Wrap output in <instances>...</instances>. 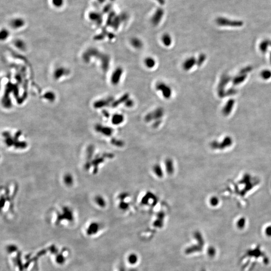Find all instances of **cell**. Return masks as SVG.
<instances>
[{
  "label": "cell",
  "mask_w": 271,
  "mask_h": 271,
  "mask_svg": "<svg viewBox=\"0 0 271 271\" xmlns=\"http://www.w3.org/2000/svg\"><path fill=\"white\" fill-rule=\"evenodd\" d=\"M159 4L161 5H164L165 4V0H155Z\"/></svg>",
  "instance_id": "obj_33"
},
{
  "label": "cell",
  "mask_w": 271,
  "mask_h": 271,
  "mask_svg": "<svg viewBox=\"0 0 271 271\" xmlns=\"http://www.w3.org/2000/svg\"><path fill=\"white\" fill-rule=\"evenodd\" d=\"M135 102L132 99L129 98L124 103L125 106L127 108H132L134 106Z\"/></svg>",
  "instance_id": "obj_29"
},
{
  "label": "cell",
  "mask_w": 271,
  "mask_h": 271,
  "mask_svg": "<svg viewBox=\"0 0 271 271\" xmlns=\"http://www.w3.org/2000/svg\"><path fill=\"white\" fill-rule=\"evenodd\" d=\"M261 76L264 80H269L271 77V71L268 69H265L261 72Z\"/></svg>",
  "instance_id": "obj_27"
},
{
  "label": "cell",
  "mask_w": 271,
  "mask_h": 271,
  "mask_svg": "<svg viewBox=\"0 0 271 271\" xmlns=\"http://www.w3.org/2000/svg\"><path fill=\"white\" fill-rule=\"evenodd\" d=\"M64 0H52V4L56 8H60L64 5Z\"/></svg>",
  "instance_id": "obj_28"
},
{
  "label": "cell",
  "mask_w": 271,
  "mask_h": 271,
  "mask_svg": "<svg viewBox=\"0 0 271 271\" xmlns=\"http://www.w3.org/2000/svg\"><path fill=\"white\" fill-rule=\"evenodd\" d=\"M63 183L67 187L73 185L74 183V178L70 173H66L63 177Z\"/></svg>",
  "instance_id": "obj_12"
},
{
  "label": "cell",
  "mask_w": 271,
  "mask_h": 271,
  "mask_svg": "<svg viewBox=\"0 0 271 271\" xmlns=\"http://www.w3.org/2000/svg\"><path fill=\"white\" fill-rule=\"evenodd\" d=\"M24 24L23 20L20 18H16L13 20L11 22V25L15 28H20L23 26Z\"/></svg>",
  "instance_id": "obj_24"
},
{
  "label": "cell",
  "mask_w": 271,
  "mask_h": 271,
  "mask_svg": "<svg viewBox=\"0 0 271 271\" xmlns=\"http://www.w3.org/2000/svg\"><path fill=\"white\" fill-rule=\"evenodd\" d=\"M165 114V111L162 107H158L153 111L148 112L145 116V121L146 122L155 121L157 120H161Z\"/></svg>",
  "instance_id": "obj_5"
},
{
  "label": "cell",
  "mask_w": 271,
  "mask_h": 271,
  "mask_svg": "<svg viewBox=\"0 0 271 271\" xmlns=\"http://www.w3.org/2000/svg\"><path fill=\"white\" fill-rule=\"evenodd\" d=\"M195 66H197V58L194 56H190L184 60L182 67L184 71H189Z\"/></svg>",
  "instance_id": "obj_9"
},
{
  "label": "cell",
  "mask_w": 271,
  "mask_h": 271,
  "mask_svg": "<svg viewBox=\"0 0 271 271\" xmlns=\"http://www.w3.org/2000/svg\"><path fill=\"white\" fill-rule=\"evenodd\" d=\"M165 15V11L162 8H158L151 17V23L154 26H157L160 24Z\"/></svg>",
  "instance_id": "obj_7"
},
{
  "label": "cell",
  "mask_w": 271,
  "mask_h": 271,
  "mask_svg": "<svg viewBox=\"0 0 271 271\" xmlns=\"http://www.w3.org/2000/svg\"><path fill=\"white\" fill-rule=\"evenodd\" d=\"M130 42L132 47L136 49L139 50L143 47L144 43L143 41L140 38L137 37L132 38Z\"/></svg>",
  "instance_id": "obj_10"
},
{
  "label": "cell",
  "mask_w": 271,
  "mask_h": 271,
  "mask_svg": "<svg viewBox=\"0 0 271 271\" xmlns=\"http://www.w3.org/2000/svg\"><path fill=\"white\" fill-rule=\"evenodd\" d=\"M166 170L168 173L171 174L174 171V165L173 162L172 160L169 159L166 161Z\"/></svg>",
  "instance_id": "obj_25"
},
{
  "label": "cell",
  "mask_w": 271,
  "mask_h": 271,
  "mask_svg": "<svg viewBox=\"0 0 271 271\" xmlns=\"http://www.w3.org/2000/svg\"><path fill=\"white\" fill-rule=\"evenodd\" d=\"M94 203L97 207L104 208L106 206V200L103 197L100 195L95 196L94 198Z\"/></svg>",
  "instance_id": "obj_16"
},
{
  "label": "cell",
  "mask_w": 271,
  "mask_h": 271,
  "mask_svg": "<svg viewBox=\"0 0 271 271\" xmlns=\"http://www.w3.org/2000/svg\"><path fill=\"white\" fill-rule=\"evenodd\" d=\"M236 93H237V90H235V89H230L228 90V92H226V94L228 95H234Z\"/></svg>",
  "instance_id": "obj_31"
},
{
  "label": "cell",
  "mask_w": 271,
  "mask_h": 271,
  "mask_svg": "<svg viewBox=\"0 0 271 271\" xmlns=\"http://www.w3.org/2000/svg\"><path fill=\"white\" fill-rule=\"evenodd\" d=\"M125 121V117L122 114H115L112 115L111 118L112 123L114 125L122 124Z\"/></svg>",
  "instance_id": "obj_14"
},
{
  "label": "cell",
  "mask_w": 271,
  "mask_h": 271,
  "mask_svg": "<svg viewBox=\"0 0 271 271\" xmlns=\"http://www.w3.org/2000/svg\"><path fill=\"white\" fill-rule=\"evenodd\" d=\"M1 208L2 210L12 211L16 197L18 192V186L16 183H9L1 187Z\"/></svg>",
  "instance_id": "obj_1"
},
{
  "label": "cell",
  "mask_w": 271,
  "mask_h": 271,
  "mask_svg": "<svg viewBox=\"0 0 271 271\" xmlns=\"http://www.w3.org/2000/svg\"><path fill=\"white\" fill-rule=\"evenodd\" d=\"M129 98H130L129 94L128 93L124 94L123 95H122V97H121L118 100L114 101L113 103V106L117 107L121 104H124L125 102Z\"/></svg>",
  "instance_id": "obj_18"
},
{
  "label": "cell",
  "mask_w": 271,
  "mask_h": 271,
  "mask_svg": "<svg viewBox=\"0 0 271 271\" xmlns=\"http://www.w3.org/2000/svg\"><path fill=\"white\" fill-rule=\"evenodd\" d=\"M270 61H271V54H270Z\"/></svg>",
  "instance_id": "obj_35"
},
{
  "label": "cell",
  "mask_w": 271,
  "mask_h": 271,
  "mask_svg": "<svg viewBox=\"0 0 271 271\" xmlns=\"http://www.w3.org/2000/svg\"><path fill=\"white\" fill-rule=\"evenodd\" d=\"M3 143L8 149L13 151H24L27 149L29 143L25 137L20 135H11V134H4Z\"/></svg>",
  "instance_id": "obj_3"
},
{
  "label": "cell",
  "mask_w": 271,
  "mask_h": 271,
  "mask_svg": "<svg viewBox=\"0 0 271 271\" xmlns=\"http://www.w3.org/2000/svg\"><path fill=\"white\" fill-rule=\"evenodd\" d=\"M206 59V55L204 53H201L197 58V66L198 67H200Z\"/></svg>",
  "instance_id": "obj_26"
},
{
  "label": "cell",
  "mask_w": 271,
  "mask_h": 271,
  "mask_svg": "<svg viewBox=\"0 0 271 271\" xmlns=\"http://www.w3.org/2000/svg\"><path fill=\"white\" fill-rule=\"evenodd\" d=\"M124 69L122 67H118L114 70L111 77L112 84L117 86L120 83L123 75Z\"/></svg>",
  "instance_id": "obj_8"
},
{
  "label": "cell",
  "mask_w": 271,
  "mask_h": 271,
  "mask_svg": "<svg viewBox=\"0 0 271 271\" xmlns=\"http://www.w3.org/2000/svg\"><path fill=\"white\" fill-rule=\"evenodd\" d=\"M144 64L146 68L151 69L155 67L157 63L154 58L151 56H147L144 60Z\"/></svg>",
  "instance_id": "obj_13"
},
{
  "label": "cell",
  "mask_w": 271,
  "mask_h": 271,
  "mask_svg": "<svg viewBox=\"0 0 271 271\" xmlns=\"http://www.w3.org/2000/svg\"><path fill=\"white\" fill-rule=\"evenodd\" d=\"M216 23L221 26H229L232 27H239L243 25V23L242 21L232 20L226 18L220 17L216 19Z\"/></svg>",
  "instance_id": "obj_6"
},
{
  "label": "cell",
  "mask_w": 271,
  "mask_h": 271,
  "mask_svg": "<svg viewBox=\"0 0 271 271\" xmlns=\"http://www.w3.org/2000/svg\"><path fill=\"white\" fill-rule=\"evenodd\" d=\"M246 74H240L238 76H237L233 80V84L234 85H238L245 81L246 79Z\"/></svg>",
  "instance_id": "obj_23"
},
{
  "label": "cell",
  "mask_w": 271,
  "mask_h": 271,
  "mask_svg": "<svg viewBox=\"0 0 271 271\" xmlns=\"http://www.w3.org/2000/svg\"><path fill=\"white\" fill-rule=\"evenodd\" d=\"M153 171L156 176L158 177L161 178L163 176V171L161 168V166L159 164H156L153 166Z\"/></svg>",
  "instance_id": "obj_22"
},
{
  "label": "cell",
  "mask_w": 271,
  "mask_h": 271,
  "mask_svg": "<svg viewBox=\"0 0 271 271\" xmlns=\"http://www.w3.org/2000/svg\"><path fill=\"white\" fill-rule=\"evenodd\" d=\"M156 90L160 92L164 99L169 100L171 98L173 94V90L169 85L163 81H158L155 86Z\"/></svg>",
  "instance_id": "obj_4"
},
{
  "label": "cell",
  "mask_w": 271,
  "mask_h": 271,
  "mask_svg": "<svg viewBox=\"0 0 271 271\" xmlns=\"http://www.w3.org/2000/svg\"><path fill=\"white\" fill-rule=\"evenodd\" d=\"M111 1H115V0H111Z\"/></svg>",
  "instance_id": "obj_36"
},
{
  "label": "cell",
  "mask_w": 271,
  "mask_h": 271,
  "mask_svg": "<svg viewBox=\"0 0 271 271\" xmlns=\"http://www.w3.org/2000/svg\"><path fill=\"white\" fill-rule=\"evenodd\" d=\"M210 203H211L213 205H215L216 204H217L218 200H217V198H211V200H210Z\"/></svg>",
  "instance_id": "obj_32"
},
{
  "label": "cell",
  "mask_w": 271,
  "mask_h": 271,
  "mask_svg": "<svg viewBox=\"0 0 271 271\" xmlns=\"http://www.w3.org/2000/svg\"><path fill=\"white\" fill-rule=\"evenodd\" d=\"M269 45L271 46V41L268 40L263 41L260 44V49L263 53H266Z\"/></svg>",
  "instance_id": "obj_21"
},
{
  "label": "cell",
  "mask_w": 271,
  "mask_h": 271,
  "mask_svg": "<svg viewBox=\"0 0 271 271\" xmlns=\"http://www.w3.org/2000/svg\"><path fill=\"white\" fill-rule=\"evenodd\" d=\"M235 104V101L232 99L229 100L223 109V112L225 115H228L232 111Z\"/></svg>",
  "instance_id": "obj_15"
},
{
  "label": "cell",
  "mask_w": 271,
  "mask_h": 271,
  "mask_svg": "<svg viewBox=\"0 0 271 271\" xmlns=\"http://www.w3.org/2000/svg\"><path fill=\"white\" fill-rule=\"evenodd\" d=\"M161 40L162 43L165 47H170V46L172 44L173 39H172L171 35L169 33H164L161 36Z\"/></svg>",
  "instance_id": "obj_11"
},
{
  "label": "cell",
  "mask_w": 271,
  "mask_h": 271,
  "mask_svg": "<svg viewBox=\"0 0 271 271\" xmlns=\"http://www.w3.org/2000/svg\"><path fill=\"white\" fill-rule=\"evenodd\" d=\"M252 68L251 66L245 67L240 71V74H246V73L251 71V70H252Z\"/></svg>",
  "instance_id": "obj_30"
},
{
  "label": "cell",
  "mask_w": 271,
  "mask_h": 271,
  "mask_svg": "<svg viewBox=\"0 0 271 271\" xmlns=\"http://www.w3.org/2000/svg\"><path fill=\"white\" fill-rule=\"evenodd\" d=\"M98 1H100V2H104V1H105V0H98Z\"/></svg>",
  "instance_id": "obj_34"
},
{
  "label": "cell",
  "mask_w": 271,
  "mask_h": 271,
  "mask_svg": "<svg viewBox=\"0 0 271 271\" xmlns=\"http://www.w3.org/2000/svg\"><path fill=\"white\" fill-rule=\"evenodd\" d=\"M231 80V77L227 74L223 75L220 78V83L218 84V91L223 90L224 86L228 84L229 80Z\"/></svg>",
  "instance_id": "obj_17"
},
{
  "label": "cell",
  "mask_w": 271,
  "mask_h": 271,
  "mask_svg": "<svg viewBox=\"0 0 271 271\" xmlns=\"http://www.w3.org/2000/svg\"><path fill=\"white\" fill-rule=\"evenodd\" d=\"M127 261L128 263L130 264V265H135L137 263L138 261V257L137 255L134 253L130 254L127 257Z\"/></svg>",
  "instance_id": "obj_20"
},
{
  "label": "cell",
  "mask_w": 271,
  "mask_h": 271,
  "mask_svg": "<svg viewBox=\"0 0 271 271\" xmlns=\"http://www.w3.org/2000/svg\"><path fill=\"white\" fill-rule=\"evenodd\" d=\"M100 154L96 153L95 147L89 146L86 151L85 159L83 161V168L90 174H95L98 172L99 165L101 164L103 158Z\"/></svg>",
  "instance_id": "obj_2"
},
{
  "label": "cell",
  "mask_w": 271,
  "mask_h": 271,
  "mask_svg": "<svg viewBox=\"0 0 271 271\" xmlns=\"http://www.w3.org/2000/svg\"><path fill=\"white\" fill-rule=\"evenodd\" d=\"M98 130L103 135L106 136H110L113 132L112 128L107 127L100 126L98 127Z\"/></svg>",
  "instance_id": "obj_19"
}]
</instances>
